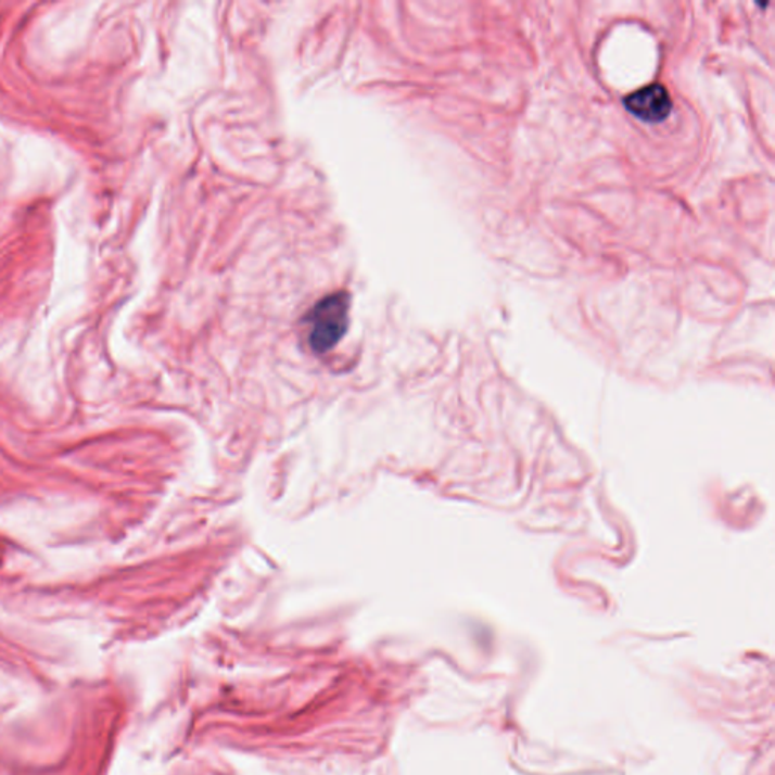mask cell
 <instances>
[{
  "instance_id": "6da1fadb",
  "label": "cell",
  "mask_w": 775,
  "mask_h": 775,
  "mask_svg": "<svg viewBox=\"0 0 775 775\" xmlns=\"http://www.w3.org/2000/svg\"><path fill=\"white\" fill-rule=\"evenodd\" d=\"M351 314V295L345 291L326 295L306 316L309 347L316 353H328L345 335Z\"/></svg>"
},
{
  "instance_id": "7a4b0ae2",
  "label": "cell",
  "mask_w": 775,
  "mask_h": 775,
  "mask_svg": "<svg viewBox=\"0 0 775 775\" xmlns=\"http://www.w3.org/2000/svg\"><path fill=\"white\" fill-rule=\"evenodd\" d=\"M624 106L628 113L646 123H661L665 120L673 110L670 93L666 88L653 84L628 94L624 99Z\"/></svg>"
}]
</instances>
